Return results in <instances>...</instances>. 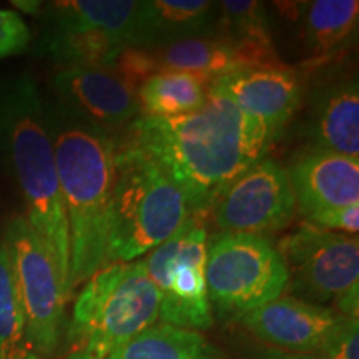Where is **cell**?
<instances>
[{"mask_svg":"<svg viewBox=\"0 0 359 359\" xmlns=\"http://www.w3.org/2000/svg\"><path fill=\"white\" fill-rule=\"evenodd\" d=\"M116 140L155 161L182 191L190 215L205 217L219 193L278 142L215 83L203 107L193 114L138 116Z\"/></svg>","mask_w":359,"mask_h":359,"instance_id":"obj_1","label":"cell"},{"mask_svg":"<svg viewBox=\"0 0 359 359\" xmlns=\"http://www.w3.org/2000/svg\"><path fill=\"white\" fill-rule=\"evenodd\" d=\"M45 116L69 224L72 298L107 264L116 138L85 123L55 98H45Z\"/></svg>","mask_w":359,"mask_h":359,"instance_id":"obj_2","label":"cell"},{"mask_svg":"<svg viewBox=\"0 0 359 359\" xmlns=\"http://www.w3.org/2000/svg\"><path fill=\"white\" fill-rule=\"evenodd\" d=\"M0 158L22 201V217L47 245L70 299L69 224L45 116V97L30 74L0 85Z\"/></svg>","mask_w":359,"mask_h":359,"instance_id":"obj_3","label":"cell"},{"mask_svg":"<svg viewBox=\"0 0 359 359\" xmlns=\"http://www.w3.org/2000/svg\"><path fill=\"white\" fill-rule=\"evenodd\" d=\"M188 217L182 191L155 161L116 140L107 264L147 257Z\"/></svg>","mask_w":359,"mask_h":359,"instance_id":"obj_4","label":"cell"},{"mask_svg":"<svg viewBox=\"0 0 359 359\" xmlns=\"http://www.w3.org/2000/svg\"><path fill=\"white\" fill-rule=\"evenodd\" d=\"M158 293L143 258L109 263L83 283L67 326L70 353L107 359L158 321Z\"/></svg>","mask_w":359,"mask_h":359,"instance_id":"obj_5","label":"cell"},{"mask_svg":"<svg viewBox=\"0 0 359 359\" xmlns=\"http://www.w3.org/2000/svg\"><path fill=\"white\" fill-rule=\"evenodd\" d=\"M206 286L213 316L240 320L288 290V271L269 238L219 233L208 240Z\"/></svg>","mask_w":359,"mask_h":359,"instance_id":"obj_6","label":"cell"},{"mask_svg":"<svg viewBox=\"0 0 359 359\" xmlns=\"http://www.w3.org/2000/svg\"><path fill=\"white\" fill-rule=\"evenodd\" d=\"M293 298L359 318L358 235L303 224L278 243Z\"/></svg>","mask_w":359,"mask_h":359,"instance_id":"obj_7","label":"cell"},{"mask_svg":"<svg viewBox=\"0 0 359 359\" xmlns=\"http://www.w3.org/2000/svg\"><path fill=\"white\" fill-rule=\"evenodd\" d=\"M205 215H190L185 223L143 257L148 278L158 293V321L203 331L215 316L206 286L208 230Z\"/></svg>","mask_w":359,"mask_h":359,"instance_id":"obj_8","label":"cell"},{"mask_svg":"<svg viewBox=\"0 0 359 359\" xmlns=\"http://www.w3.org/2000/svg\"><path fill=\"white\" fill-rule=\"evenodd\" d=\"M13 276L24 308L27 331L39 356L55 354L65 327L64 281L50 251L22 215L13 217L4 231Z\"/></svg>","mask_w":359,"mask_h":359,"instance_id":"obj_9","label":"cell"},{"mask_svg":"<svg viewBox=\"0 0 359 359\" xmlns=\"http://www.w3.org/2000/svg\"><path fill=\"white\" fill-rule=\"evenodd\" d=\"M296 212L288 170L264 156L219 193L208 213L222 233L268 238L288 228Z\"/></svg>","mask_w":359,"mask_h":359,"instance_id":"obj_10","label":"cell"},{"mask_svg":"<svg viewBox=\"0 0 359 359\" xmlns=\"http://www.w3.org/2000/svg\"><path fill=\"white\" fill-rule=\"evenodd\" d=\"M50 88L60 105L107 133L118 135L140 116L138 90L111 70L60 69Z\"/></svg>","mask_w":359,"mask_h":359,"instance_id":"obj_11","label":"cell"},{"mask_svg":"<svg viewBox=\"0 0 359 359\" xmlns=\"http://www.w3.org/2000/svg\"><path fill=\"white\" fill-rule=\"evenodd\" d=\"M213 83L276 140L303 100L302 75L283 62L236 69L213 80Z\"/></svg>","mask_w":359,"mask_h":359,"instance_id":"obj_12","label":"cell"},{"mask_svg":"<svg viewBox=\"0 0 359 359\" xmlns=\"http://www.w3.org/2000/svg\"><path fill=\"white\" fill-rule=\"evenodd\" d=\"M343 314L293 296H280L243 318L241 325L266 346L291 353L318 354L338 330Z\"/></svg>","mask_w":359,"mask_h":359,"instance_id":"obj_13","label":"cell"},{"mask_svg":"<svg viewBox=\"0 0 359 359\" xmlns=\"http://www.w3.org/2000/svg\"><path fill=\"white\" fill-rule=\"evenodd\" d=\"M288 170L296 210L304 217L359 205V158L308 147Z\"/></svg>","mask_w":359,"mask_h":359,"instance_id":"obj_14","label":"cell"},{"mask_svg":"<svg viewBox=\"0 0 359 359\" xmlns=\"http://www.w3.org/2000/svg\"><path fill=\"white\" fill-rule=\"evenodd\" d=\"M308 147L359 158V87L356 75L326 80L308 98L303 123Z\"/></svg>","mask_w":359,"mask_h":359,"instance_id":"obj_15","label":"cell"},{"mask_svg":"<svg viewBox=\"0 0 359 359\" xmlns=\"http://www.w3.org/2000/svg\"><path fill=\"white\" fill-rule=\"evenodd\" d=\"M218 2L210 0H142L133 47L156 48L177 40L217 32Z\"/></svg>","mask_w":359,"mask_h":359,"instance_id":"obj_16","label":"cell"},{"mask_svg":"<svg viewBox=\"0 0 359 359\" xmlns=\"http://www.w3.org/2000/svg\"><path fill=\"white\" fill-rule=\"evenodd\" d=\"M303 6V50L308 64L341 55L358 34V0H313Z\"/></svg>","mask_w":359,"mask_h":359,"instance_id":"obj_17","label":"cell"},{"mask_svg":"<svg viewBox=\"0 0 359 359\" xmlns=\"http://www.w3.org/2000/svg\"><path fill=\"white\" fill-rule=\"evenodd\" d=\"M215 35L238 48L243 67L280 64L266 8L255 0H219Z\"/></svg>","mask_w":359,"mask_h":359,"instance_id":"obj_18","label":"cell"},{"mask_svg":"<svg viewBox=\"0 0 359 359\" xmlns=\"http://www.w3.org/2000/svg\"><path fill=\"white\" fill-rule=\"evenodd\" d=\"M48 25L98 30L133 47L138 29V0H69L43 6Z\"/></svg>","mask_w":359,"mask_h":359,"instance_id":"obj_19","label":"cell"},{"mask_svg":"<svg viewBox=\"0 0 359 359\" xmlns=\"http://www.w3.org/2000/svg\"><path fill=\"white\" fill-rule=\"evenodd\" d=\"M37 47L42 55L50 57L62 69L111 70L128 45L98 30L48 25Z\"/></svg>","mask_w":359,"mask_h":359,"instance_id":"obj_20","label":"cell"},{"mask_svg":"<svg viewBox=\"0 0 359 359\" xmlns=\"http://www.w3.org/2000/svg\"><path fill=\"white\" fill-rule=\"evenodd\" d=\"M148 50L158 72H185L217 80L224 74L243 69L238 48L219 35L177 40Z\"/></svg>","mask_w":359,"mask_h":359,"instance_id":"obj_21","label":"cell"},{"mask_svg":"<svg viewBox=\"0 0 359 359\" xmlns=\"http://www.w3.org/2000/svg\"><path fill=\"white\" fill-rule=\"evenodd\" d=\"M213 80L185 72H158L138 88L140 116L172 118L203 107Z\"/></svg>","mask_w":359,"mask_h":359,"instance_id":"obj_22","label":"cell"},{"mask_svg":"<svg viewBox=\"0 0 359 359\" xmlns=\"http://www.w3.org/2000/svg\"><path fill=\"white\" fill-rule=\"evenodd\" d=\"M107 359H224L200 331L156 323Z\"/></svg>","mask_w":359,"mask_h":359,"instance_id":"obj_23","label":"cell"},{"mask_svg":"<svg viewBox=\"0 0 359 359\" xmlns=\"http://www.w3.org/2000/svg\"><path fill=\"white\" fill-rule=\"evenodd\" d=\"M0 359H42L27 331L24 308L4 236H0Z\"/></svg>","mask_w":359,"mask_h":359,"instance_id":"obj_24","label":"cell"},{"mask_svg":"<svg viewBox=\"0 0 359 359\" xmlns=\"http://www.w3.org/2000/svg\"><path fill=\"white\" fill-rule=\"evenodd\" d=\"M32 32L17 11L0 8V60L27 52Z\"/></svg>","mask_w":359,"mask_h":359,"instance_id":"obj_25","label":"cell"},{"mask_svg":"<svg viewBox=\"0 0 359 359\" xmlns=\"http://www.w3.org/2000/svg\"><path fill=\"white\" fill-rule=\"evenodd\" d=\"M321 359H359V321L346 318L316 354Z\"/></svg>","mask_w":359,"mask_h":359,"instance_id":"obj_26","label":"cell"},{"mask_svg":"<svg viewBox=\"0 0 359 359\" xmlns=\"http://www.w3.org/2000/svg\"><path fill=\"white\" fill-rule=\"evenodd\" d=\"M306 219L309 224L323 228V230L354 236L359 231V205L326 210V212L314 213Z\"/></svg>","mask_w":359,"mask_h":359,"instance_id":"obj_27","label":"cell"},{"mask_svg":"<svg viewBox=\"0 0 359 359\" xmlns=\"http://www.w3.org/2000/svg\"><path fill=\"white\" fill-rule=\"evenodd\" d=\"M255 359H321L316 354H304V353H291L283 351L271 346H263L255 351Z\"/></svg>","mask_w":359,"mask_h":359,"instance_id":"obj_28","label":"cell"},{"mask_svg":"<svg viewBox=\"0 0 359 359\" xmlns=\"http://www.w3.org/2000/svg\"><path fill=\"white\" fill-rule=\"evenodd\" d=\"M12 6L17 8V11L30 13V15H37L43 11V4L42 2H35V0H19V2H12Z\"/></svg>","mask_w":359,"mask_h":359,"instance_id":"obj_29","label":"cell"},{"mask_svg":"<svg viewBox=\"0 0 359 359\" xmlns=\"http://www.w3.org/2000/svg\"><path fill=\"white\" fill-rule=\"evenodd\" d=\"M65 359H92V358L85 356V354H82V353H70Z\"/></svg>","mask_w":359,"mask_h":359,"instance_id":"obj_30","label":"cell"}]
</instances>
